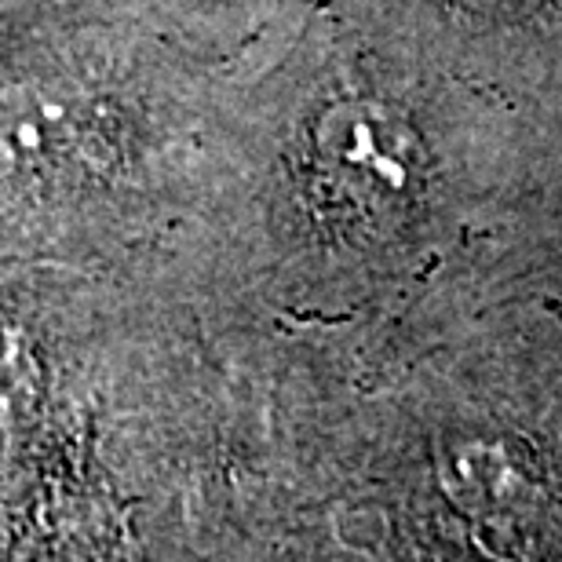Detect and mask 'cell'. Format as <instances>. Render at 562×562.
<instances>
[{"instance_id":"6da1fadb","label":"cell","mask_w":562,"mask_h":562,"mask_svg":"<svg viewBox=\"0 0 562 562\" xmlns=\"http://www.w3.org/2000/svg\"><path fill=\"white\" fill-rule=\"evenodd\" d=\"M318 161L347 190L398 194L413 179L417 146L409 128L384 106L347 103L329 110L318 128Z\"/></svg>"}]
</instances>
